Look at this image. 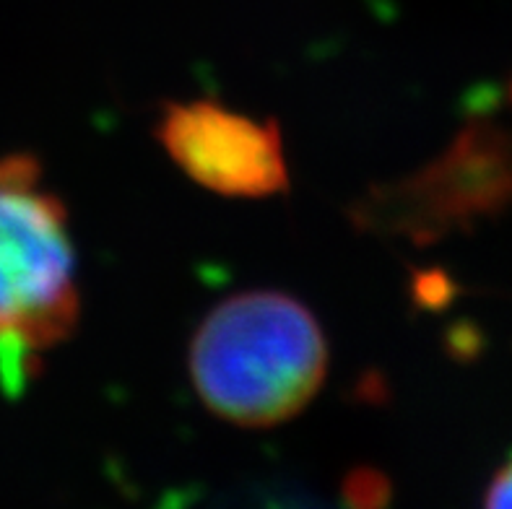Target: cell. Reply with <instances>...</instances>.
<instances>
[{"mask_svg":"<svg viewBox=\"0 0 512 509\" xmlns=\"http://www.w3.org/2000/svg\"><path fill=\"white\" fill-rule=\"evenodd\" d=\"M203 406L245 429L294 419L323 387L328 341L292 294L240 291L203 317L188 351Z\"/></svg>","mask_w":512,"mask_h":509,"instance_id":"6da1fadb","label":"cell"},{"mask_svg":"<svg viewBox=\"0 0 512 509\" xmlns=\"http://www.w3.org/2000/svg\"><path fill=\"white\" fill-rule=\"evenodd\" d=\"M81 317L78 265L63 200L37 156H0V387L19 393Z\"/></svg>","mask_w":512,"mask_h":509,"instance_id":"7a4b0ae2","label":"cell"},{"mask_svg":"<svg viewBox=\"0 0 512 509\" xmlns=\"http://www.w3.org/2000/svg\"><path fill=\"white\" fill-rule=\"evenodd\" d=\"M512 208V130L474 120L450 149L406 180L372 187L351 216L362 229L435 242Z\"/></svg>","mask_w":512,"mask_h":509,"instance_id":"3957f363","label":"cell"},{"mask_svg":"<svg viewBox=\"0 0 512 509\" xmlns=\"http://www.w3.org/2000/svg\"><path fill=\"white\" fill-rule=\"evenodd\" d=\"M156 141L190 180L224 198H271L289 187L284 138L273 120L214 99L164 104Z\"/></svg>","mask_w":512,"mask_h":509,"instance_id":"277c9868","label":"cell"},{"mask_svg":"<svg viewBox=\"0 0 512 509\" xmlns=\"http://www.w3.org/2000/svg\"><path fill=\"white\" fill-rule=\"evenodd\" d=\"M484 509H512V455L500 471L494 473L487 497H484Z\"/></svg>","mask_w":512,"mask_h":509,"instance_id":"5b68a950","label":"cell"}]
</instances>
